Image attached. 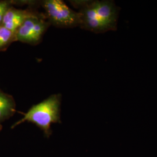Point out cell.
Segmentation results:
<instances>
[{
	"mask_svg": "<svg viewBox=\"0 0 157 157\" xmlns=\"http://www.w3.org/2000/svg\"><path fill=\"white\" fill-rule=\"evenodd\" d=\"M11 1H0V25H1L3 17L7 10L12 6Z\"/></svg>",
	"mask_w": 157,
	"mask_h": 157,
	"instance_id": "9c48e42d",
	"label": "cell"
},
{
	"mask_svg": "<svg viewBox=\"0 0 157 157\" xmlns=\"http://www.w3.org/2000/svg\"><path fill=\"white\" fill-rule=\"evenodd\" d=\"M60 105L61 95H51L32 107L24 114L23 118L14 124L12 128L27 121L36 124L46 135H49L51 124L59 122Z\"/></svg>",
	"mask_w": 157,
	"mask_h": 157,
	"instance_id": "6da1fadb",
	"label": "cell"
},
{
	"mask_svg": "<svg viewBox=\"0 0 157 157\" xmlns=\"http://www.w3.org/2000/svg\"><path fill=\"white\" fill-rule=\"evenodd\" d=\"M15 40V32H12L4 26H0V51H6Z\"/></svg>",
	"mask_w": 157,
	"mask_h": 157,
	"instance_id": "ba28073f",
	"label": "cell"
},
{
	"mask_svg": "<svg viewBox=\"0 0 157 157\" xmlns=\"http://www.w3.org/2000/svg\"><path fill=\"white\" fill-rule=\"evenodd\" d=\"M39 15L27 19L15 32V40L29 44L39 43L43 36L50 25Z\"/></svg>",
	"mask_w": 157,
	"mask_h": 157,
	"instance_id": "3957f363",
	"label": "cell"
},
{
	"mask_svg": "<svg viewBox=\"0 0 157 157\" xmlns=\"http://www.w3.org/2000/svg\"><path fill=\"white\" fill-rule=\"evenodd\" d=\"M76 4L80 14V27L96 33L109 31L107 26L97 15L92 1H80L73 2Z\"/></svg>",
	"mask_w": 157,
	"mask_h": 157,
	"instance_id": "277c9868",
	"label": "cell"
},
{
	"mask_svg": "<svg viewBox=\"0 0 157 157\" xmlns=\"http://www.w3.org/2000/svg\"><path fill=\"white\" fill-rule=\"evenodd\" d=\"M2 126L1 125V124L0 123V131L2 130Z\"/></svg>",
	"mask_w": 157,
	"mask_h": 157,
	"instance_id": "30bf717a",
	"label": "cell"
},
{
	"mask_svg": "<svg viewBox=\"0 0 157 157\" xmlns=\"http://www.w3.org/2000/svg\"><path fill=\"white\" fill-rule=\"evenodd\" d=\"M50 24L60 28L80 26V14L70 8L61 0H46L42 2Z\"/></svg>",
	"mask_w": 157,
	"mask_h": 157,
	"instance_id": "7a4b0ae2",
	"label": "cell"
},
{
	"mask_svg": "<svg viewBox=\"0 0 157 157\" xmlns=\"http://www.w3.org/2000/svg\"><path fill=\"white\" fill-rule=\"evenodd\" d=\"M92 2L97 15L109 30H116L120 8L112 1H92Z\"/></svg>",
	"mask_w": 157,
	"mask_h": 157,
	"instance_id": "5b68a950",
	"label": "cell"
},
{
	"mask_svg": "<svg viewBox=\"0 0 157 157\" xmlns=\"http://www.w3.org/2000/svg\"><path fill=\"white\" fill-rule=\"evenodd\" d=\"M0 26H1V25H0Z\"/></svg>",
	"mask_w": 157,
	"mask_h": 157,
	"instance_id": "8fae6325",
	"label": "cell"
},
{
	"mask_svg": "<svg viewBox=\"0 0 157 157\" xmlns=\"http://www.w3.org/2000/svg\"><path fill=\"white\" fill-rule=\"evenodd\" d=\"M16 112V103L13 97L0 90V123L11 118Z\"/></svg>",
	"mask_w": 157,
	"mask_h": 157,
	"instance_id": "52a82bcc",
	"label": "cell"
},
{
	"mask_svg": "<svg viewBox=\"0 0 157 157\" xmlns=\"http://www.w3.org/2000/svg\"><path fill=\"white\" fill-rule=\"evenodd\" d=\"M36 15H38L34 12L11 6L6 12L1 25L12 32H16L27 19Z\"/></svg>",
	"mask_w": 157,
	"mask_h": 157,
	"instance_id": "8992f818",
	"label": "cell"
}]
</instances>
